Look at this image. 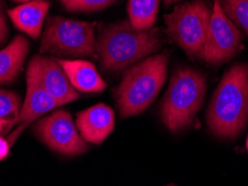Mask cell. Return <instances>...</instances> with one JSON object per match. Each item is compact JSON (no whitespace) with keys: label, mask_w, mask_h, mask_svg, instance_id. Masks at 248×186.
Returning a JSON list of instances; mask_svg holds the SVG:
<instances>
[{"label":"cell","mask_w":248,"mask_h":186,"mask_svg":"<svg viewBox=\"0 0 248 186\" xmlns=\"http://www.w3.org/2000/svg\"><path fill=\"white\" fill-rule=\"evenodd\" d=\"M60 1H61V2H62V3H63V2H64V1H66V0H60Z\"/></svg>","instance_id":"obj_24"},{"label":"cell","mask_w":248,"mask_h":186,"mask_svg":"<svg viewBox=\"0 0 248 186\" xmlns=\"http://www.w3.org/2000/svg\"><path fill=\"white\" fill-rule=\"evenodd\" d=\"M61 66L66 72L73 87L82 93H101L107 87L92 63L82 59H62L57 58Z\"/></svg>","instance_id":"obj_13"},{"label":"cell","mask_w":248,"mask_h":186,"mask_svg":"<svg viewBox=\"0 0 248 186\" xmlns=\"http://www.w3.org/2000/svg\"><path fill=\"white\" fill-rule=\"evenodd\" d=\"M94 24L60 16L47 19L39 52L58 58L95 56Z\"/></svg>","instance_id":"obj_5"},{"label":"cell","mask_w":248,"mask_h":186,"mask_svg":"<svg viewBox=\"0 0 248 186\" xmlns=\"http://www.w3.org/2000/svg\"><path fill=\"white\" fill-rule=\"evenodd\" d=\"M206 77L191 68L174 71L163 98L161 117L171 132L189 126L202 106Z\"/></svg>","instance_id":"obj_4"},{"label":"cell","mask_w":248,"mask_h":186,"mask_svg":"<svg viewBox=\"0 0 248 186\" xmlns=\"http://www.w3.org/2000/svg\"><path fill=\"white\" fill-rule=\"evenodd\" d=\"M246 147L248 149V137H247V141H246Z\"/></svg>","instance_id":"obj_23"},{"label":"cell","mask_w":248,"mask_h":186,"mask_svg":"<svg viewBox=\"0 0 248 186\" xmlns=\"http://www.w3.org/2000/svg\"><path fill=\"white\" fill-rule=\"evenodd\" d=\"M243 34L222 9L220 0H214L209 27L199 58L211 65L231 60L243 48Z\"/></svg>","instance_id":"obj_7"},{"label":"cell","mask_w":248,"mask_h":186,"mask_svg":"<svg viewBox=\"0 0 248 186\" xmlns=\"http://www.w3.org/2000/svg\"><path fill=\"white\" fill-rule=\"evenodd\" d=\"M8 35H9V29H8V26H7L6 16H5V12H3L2 2H1V0H0V46H1L2 43L6 42Z\"/></svg>","instance_id":"obj_19"},{"label":"cell","mask_w":248,"mask_h":186,"mask_svg":"<svg viewBox=\"0 0 248 186\" xmlns=\"http://www.w3.org/2000/svg\"><path fill=\"white\" fill-rule=\"evenodd\" d=\"M248 122V65L229 68L211 97L207 123L216 136L236 138Z\"/></svg>","instance_id":"obj_2"},{"label":"cell","mask_w":248,"mask_h":186,"mask_svg":"<svg viewBox=\"0 0 248 186\" xmlns=\"http://www.w3.org/2000/svg\"><path fill=\"white\" fill-rule=\"evenodd\" d=\"M20 109L19 95L0 89V136H6L18 124Z\"/></svg>","instance_id":"obj_16"},{"label":"cell","mask_w":248,"mask_h":186,"mask_svg":"<svg viewBox=\"0 0 248 186\" xmlns=\"http://www.w3.org/2000/svg\"><path fill=\"white\" fill-rule=\"evenodd\" d=\"M76 126L84 141L101 144L114 129V113L107 105H95L78 113Z\"/></svg>","instance_id":"obj_11"},{"label":"cell","mask_w":248,"mask_h":186,"mask_svg":"<svg viewBox=\"0 0 248 186\" xmlns=\"http://www.w3.org/2000/svg\"><path fill=\"white\" fill-rule=\"evenodd\" d=\"M211 12L203 0L174 7L165 17L167 34L190 58H199L205 46Z\"/></svg>","instance_id":"obj_6"},{"label":"cell","mask_w":248,"mask_h":186,"mask_svg":"<svg viewBox=\"0 0 248 186\" xmlns=\"http://www.w3.org/2000/svg\"><path fill=\"white\" fill-rule=\"evenodd\" d=\"M167 53L155 55L127 68L115 97L121 117L143 113L155 101L167 78Z\"/></svg>","instance_id":"obj_3"},{"label":"cell","mask_w":248,"mask_h":186,"mask_svg":"<svg viewBox=\"0 0 248 186\" xmlns=\"http://www.w3.org/2000/svg\"><path fill=\"white\" fill-rule=\"evenodd\" d=\"M58 106H61V104L55 98L50 96L45 89L42 88L34 78L27 76L26 100H25L23 107L20 109L17 129L8 136L9 143L12 145L15 143V141L19 137V135L29 123H31L32 120L37 119L42 115L53 111L54 108Z\"/></svg>","instance_id":"obj_10"},{"label":"cell","mask_w":248,"mask_h":186,"mask_svg":"<svg viewBox=\"0 0 248 186\" xmlns=\"http://www.w3.org/2000/svg\"><path fill=\"white\" fill-rule=\"evenodd\" d=\"M10 147L12 144L8 140H6L3 136H0V160H3L8 157L10 154Z\"/></svg>","instance_id":"obj_20"},{"label":"cell","mask_w":248,"mask_h":186,"mask_svg":"<svg viewBox=\"0 0 248 186\" xmlns=\"http://www.w3.org/2000/svg\"><path fill=\"white\" fill-rule=\"evenodd\" d=\"M14 1H17V2H29V1H32V0H14Z\"/></svg>","instance_id":"obj_22"},{"label":"cell","mask_w":248,"mask_h":186,"mask_svg":"<svg viewBox=\"0 0 248 186\" xmlns=\"http://www.w3.org/2000/svg\"><path fill=\"white\" fill-rule=\"evenodd\" d=\"M178 1H181V0H165V3L166 6H170V5H173V3H176Z\"/></svg>","instance_id":"obj_21"},{"label":"cell","mask_w":248,"mask_h":186,"mask_svg":"<svg viewBox=\"0 0 248 186\" xmlns=\"http://www.w3.org/2000/svg\"><path fill=\"white\" fill-rule=\"evenodd\" d=\"M160 0H129L127 13L129 21L139 30L153 28L158 16Z\"/></svg>","instance_id":"obj_15"},{"label":"cell","mask_w":248,"mask_h":186,"mask_svg":"<svg viewBox=\"0 0 248 186\" xmlns=\"http://www.w3.org/2000/svg\"><path fill=\"white\" fill-rule=\"evenodd\" d=\"M163 43L160 28L139 30L122 20L100 28L95 50L103 71L119 72L155 53Z\"/></svg>","instance_id":"obj_1"},{"label":"cell","mask_w":248,"mask_h":186,"mask_svg":"<svg viewBox=\"0 0 248 186\" xmlns=\"http://www.w3.org/2000/svg\"><path fill=\"white\" fill-rule=\"evenodd\" d=\"M220 3L229 19L248 37V0H220Z\"/></svg>","instance_id":"obj_17"},{"label":"cell","mask_w":248,"mask_h":186,"mask_svg":"<svg viewBox=\"0 0 248 186\" xmlns=\"http://www.w3.org/2000/svg\"><path fill=\"white\" fill-rule=\"evenodd\" d=\"M35 133L43 143L62 155L75 156L89 151L67 111H56L36 124Z\"/></svg>","instance_id":"obj_8"},{"label":"cell","mask_w":248,"mask_h":186,"mask_svg":"<svg viewBox=\"0 0 248 186\" xmlns=\"http://www.w3.org/2000/svg\"><path fill=\"white\" fill-rule=\"evenodd\" d=\"M115 0H66L62 5L68 12L90 13L107 8Z\"/></svg>","instance_id":"obj_18"},{"label":"cell","mask_w":248,"mask_h":186,"mask_svg":"<svg viewBox=\"0 0 248 186\" xmlns=\"http://www.w3.org/2000/svg\"><path fill=\"white\" fill-rule=\"evenodd\" d=\"M29 52V42L18 35L5 48L0 49V84L12 83L19 75Z\"/></svg>","instance_id":"obj_14"},{"label":"cell","mask_w":248,"mask_h":186,"mask_svg":"<svg viewBox=\"0 0 248 186\" xmlns=\"http://www.w3.org/2000/svg\"><path fill=\"white\" fill-rule=\"evenodd\" d=\"M49 7L50 2L47 0H32L8 10V16L15 27L31 38L37 39Z\"/></svg>","instance_id":"obj_12"},{"label":"cell","mask_w":248,"mask_h":186,"mask_svg":"<svg viewBox=\"0 0 248 186\" xmlns=\"http://www.w3.org/2000/svg\"><path fill=\"white\" fill-rule=\"evenodd\" d=\"M27 76L34 78L61 105L78 100V92L69 82L57 58L36 55L28 64Z\"/></svg>","instance_id":"obj_9"}]
</instances>
